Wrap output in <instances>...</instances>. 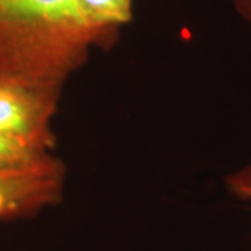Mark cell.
<instances>
[{
    "label": "cell",
    "instance_id": "277c9868",
    "mask_svg": "<svg viewBox=\"0 0 251 251\" xmlns=\"http://www.w3.org/2000/svg\"><path fill=\"white\" fill-rule=\"evenodd\" d=\"M77 18L94 45L131 20L133 0H74Z\"/></svg>",
    "mask_w": 251,
    "mask_h": 251
},
{
    "label": "cell",
    "instance_id": "8992f818",
    "mask_svg": "<svg viewBox=\"0 0 251 251\" xmlns=\"http://www.w3.org/2000/svg\"><path fill=\"white\" fill-rule=\"evenodd\" d=\"M227 186L234 196L251 201V165L232 175L227 179Z\"/></svg>",
    "mask_w": 251,
    "mask_h": 251
},
{
    "label": "cell",
    "instance_id": "6da1fadb",
    "mask_svg": "<svg viewBox=\"0 0 251 251\" xmlns=\"http://www.w3.org/2000/svg\"><path fill=\"white\" fill-rule=\"evenodd\" d=\"M94 45L74 0H0V77L59 91Z\"/></svg>",
    "mask_w": 251,
    "mask_h": 251
},
{
    "label": "cell",
    "instance_id": "52a82bcc",
    "mask_svg": "<svg viewBox=\"0 0 251 251\" xmlns=\"http://www.w3.org/2000/svg\"><path fill=\"white\" fill-rule=\"evenodd\" d=\"M236 11L242 16L251 27V0H232Z\"/></svg>",
    "mask_w": 251,
    "mask_h": 251
},
{
    "label": "cell",
    "instance_id": "7a4b0ae2",
    "mask_svg": "<svg viewBox=\"0 0 251 251\" xmlns=\"http://www.w3.org/2000/svg\"><path fill=\"white\" fill-rule=\"evenodd\" d=\"M57 92L0 77V138L49 152Z\"/></svg>",
    "mask_w": 251,
    "mask_h": 251
},
{
    "label": "cell",
    "instance_id": "5b68a950",
    "mask_svg": "<svg viewBox=\"0 0 251 251\" xmlns=\"http://www.w3.org/2000/svg\"><path fill=\"white\" fill-rule=\"evenodd\" d=\"M50 152H45L25 144L0 138V169L18 168L42 161Z\"/></svg>",
    "mask_w": 251,
    "mask_h": 251
},
{
    "label": "cell",
    "instance_id": "3957f363",
    "mask_svg": "<svg viewBox=\"0 0 251 251\" xmlns=\"http://www.w3.org/2000/svg\"><path fill=\"white\" fill-rule=\"evenodd\" d=\"M63 166L52 155L32 165L0 169V221L36 215L62 197Z\"/></svg>",
    "mask_w": 251,
    "mask_h": 251
}]
</instances>
